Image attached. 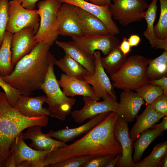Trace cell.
I'll return each mask as SVG.
<instances>
[{
    "label": "cell",
    "instance_id": "cell-1",
    "mask_svg": "<svg viewBox=\"0 0 167 167\" xmlns=\"http://www.w3.org/2000/svg\"><path fill=\"white\" fill-rule=\"evenodd\" d=\"M118 116L114 112H109L83 137L49 153L41 167H48L50 165L75 156H115L122 153L121 145L116 140L114 134V126Z\"/></svg>",
    "mask_w": 167,
    "mask_h": 167
},
{
    "label": "cell",
    "instance_id": "cell-2",
    "mask_svg": "<svg viewBox=\"0 0 167 167\" xmlns=\"http://www.w3.org/2000/svg\"><path fill=\"white\" fill-rule=\"evenodd\" d=\"M50 48L43 42L38 43L17 62L11 74L2 78L21 95H30L40 89L48 70Z\"/></svg>",
    "mask_w": 167,
    "mask_h": 167
},
{
    "label": "cell",
    "instance_id": "cell-3",
    "mask_svg": "<svg viewBox=\"0 0 167 167\" xmlns=\"http://www.w3.org/2000/svg\"><path fill=\"white\" fill-rule=\"evenodd\" d=\"M47 115L29 118L19 113L8 102L4 92L0 91V165L10 155V148L16 137L24 129L34 125L47 126Z\"/></svg>",
    "mask_w": 167,
    "mask_h": 167
},
{
    "label": "cell",
    "instance_id": "cell-4",
    "mask_svg": "<svg viewBox=\"0 0 167 167\" xmlns=\"http://www.w3.org/2000/svg\"><path fill=\"white\" fill-rule=\"evenodd\" d=\"M54 58L49 52L48 70L40 89L46 95V103L48 105L49 115L63 121L71 113L76 100L73 97L66 96L61 89L54 73Z\"/></svg>",
    "mask_w": 167,
    "mask_h": 167
},
{
    "label": "cell",
    "instance_id": "cell-5",
    "mask_svg": "<svg viewBox=\"0 0 167 167\" xmlns=\"http://www.w3.org/2000/svg\"><path fill=\"white\" fill-rule=\"evenodd\" d=\"M148 58L143 56L133 55L127 57L118 71L110 75L112 86L123 90H133L148 83Z\"/></svg>",
    "mask_w": 167,
    "mask_h": 167
},
{
    "label": "cell",
    "instance_id": "cell-6",
    "mask_svg": "<svg viewBox=\"0 0 167 167\" xmlns=\"http://www.w3.org/2000/svg\"><path fill=\"white\" fill-rule=\"evenodd\" d=\"M62 3L57 0H43L37 5L40 25L35 36L37 43L43 42L51 47L59 35L57 15Z\"/></svg>",
    "mask_w": 167,
    "mask_h": 167
},
{
    "label": "cell",
    "instance_id": "cell-7",
    "mask_svg": "<svg viewBox=\"0 0 167 167\" xmlns=\"http://www.w3.org/2000/svg\"><path fill=\"white\" fill-rule=\"evenodd\" d=\"M23 132L16 138L10 148V155L3 164L5 167H41L49 151H38L24 142Z\"/></svg>",
    "mask_w": 167,
    "mask_h": 167
},
{
    "label": "cell",
    "instance_id": "cell-8",
    "mask_svg": "<svg viewBox=\"0 0 167 167\" xmlns=\"http://www.w3.org/2000/svg\"><path fill=\"white\" fill-rule=\"evenodd\" d=\"M8 11L9 19L6 31L13 34L25 28L30 27L36 33L40 25L38 10L26 9L17 0H11L9 2Z\"/></svg>",
    "mask_w": 167,
    "mask_h": 167
},
{
    "label": "cell",
    "instance_id": "cell-9",
    "mask_svg": "<svg viewBox=\"0 0 167 167\" xmlns=\"http://www.w3.org/2000/svg\"><path fill=\"white\" fill-rule=\"evenodd\" d=\"M113 4L109 5L112 17L122 25L141 21L143 14L148 4L144 0H110Z\"/></svg>",
    "mask_w": 167,
    "mask_h": 167
},
{
    "label": "cell",
    "instance_id": "cell-10",
    "mask_svg": "<svg viewBox=\"0 0 167 167\" xmlns=\"http://www.w3.org/2000/svg\"><path fill=\"white\" fill-rule=\"evenodd\" d=\"M73 41L94 60V53L96 50L101 51L107 55L119 44V39L115 35H92L72 37Z\"/></svg>",
    "mask_w": 167,
    "mask_h": 167
},
{
    "label": "cell",
    "instance_id": "cell-11",
    "mask_svg": "<svg viewBox=\"0 0 167 167\" xmlns=\"http://www.w3.org/2000/svg\"><path fill=\"white\" fill-rule=\"evenodd\" d=\"M84 105L80 109L71 112L75 122L80 124L88 119L108 112H116L118 104L116 96L109 95L107 99L101 102L92 99L88 96H83Z\"/></svg>",
    "mask_w": 167,
    "mask_h": 167
},
{
    "label": "cell",
    "instance_id": "cell-12",
    "mask_svg": "<svg viewBox=\"0 0 167 167\" xmlns=\"http://www.w3.org/2000/svg\"><path fill=\"white\" fill-rule=\"evenodd\" d=\"M94 55V73L92 75L88 73L84 78V80L92 86L95 93L100 98L105 100L109 95L116 96L110 79L102 65L101 53L95 51Z\"/></svg>",
    "mask_w": 167,
    "mask_h": 167
},
{
    "label": "cell",
    "instance_id": "cell-13",
    "mask_svg": "<svg viewBox=\"0 0 167 167\" xmlns=\"http://www.w3.org/2000/svg\"><path fill=\"white\" fill-rule=\"evenodd\" d=\"M76 7L65 2L62 3L59 8L57 17L59 35L71 37L83 36Z\"/></svg>",
    "mask_w": 167,
    "mask_h": 167
},
{
    "label": "cell",
    "instance_id": "cell-14",
    "mask_svg": "<svg viewBox=\"0 0 167 167\" xmlns=\"http://www.w3.org/2000/svg\"><path fill=\"white\" fill-rule=\"evenodd\" d=\"M36 32L30 27L25 28L12 34L11 41V62L14 66L29 54L37 44L35 39Z\"/></svg>",
    "mask_w": 167,
    "mask_h": 167
},
{
    "label": "cell",
    "instance_id": "cell-15",
    "mask_svg": "<svg viewBox=\"0 0 167 167\" xmlns=\"http://www.w3.org/2000/svg\"><path fill=\"white\" fill-rule=\"evenodd\" d=\"M128 123L118 116L114 127V134L116 140L119 142L122 148V154L116 165L119 167H133L132 160L133 142L129 136Z\"/></svg>",
    "mask_w": 167,
    "mask_h": 167
},
{
    "label": "cell",
    "instance_id": "cell-16",
    "mask_svg": "<svg viewBox=\"0 0 167 167\" xmlns=\"http://www.w3.org/2000/svg\"><path fill=\"white\" fill-rule=\"evenodd\" d=\"M60 3H68L79 7L95 15L105 24L109 34L120 33L119 28L112 19L109 5L100 6L84 0H57Z\"/></svg>",
    "mask_w": 167,
    "mask_h": 167
},
{
    "label": "cell",
    "instance_id": "cell-17",
    "mask_svg": "<svg viewBox=\"0 0 167 167\" xmlns=\"http://www.w3.org/2000/svg\"><path fill=\"white\" fill-rule=\"evenodd\" d=\"M144 104V100L137 92L124 90L120 95V102L115 112L128 123L134 120Z\"/></svg>",
    "mask_w": 167,
    "mask_h": 167
},
{
    "label": "cell",
    "instance_id": "cell-18",
    "mask_svg": "<svg viewBox=\"0 0 167 167\" xmlns=\"http://www.w3.org/2000/svg\"><path fill=\"white\" fill-rule=\"evenodd\" d=\"M42 127L36 125L27 128V131L23 133L24 139H30L32 143L29 146L35 150L38 151L45 150L51 152L60 147H64L66 143L52 138L48 134L43 133L41 130Z\"/></svg>",
    "mask_w": 167,
    "mask_h": 167
},
{
    "label": "cell",
    "instance_id": "cell-19",
    "mask_svg": "<svg viewBox=\"0 0 167 167\" xmlns=\"http://www.w3.org/2000/svg\"><path fill=\"white\" fill-rule=\"evenodd\" d=\"M62 92L68 97H73L76 96H87L96 101L100 98L95 93L93 88L84 80L61 74L60 79L58 80Z\"/></svg>",
    "mask_w": 167,
    "mask_h": 167
},
{
    "label": "cell",
    "instance_id": "cell-20",
    "mask_svg": "<svg viewBox=\"0 0 167 167\" xmlns=\"http://www.w3.org/2000/svg\"><path fill=\"white\" fill-rule=\"evenodd\" d=\"M47 101L46 96L31 97L21 95L13 107L23 115L29 118H37L43 115H49L48 109L43 105Z\"/></svg>",
    "mask_w": 167,
    "mask_h": 167
},
{
    "label": "cell",
    "instance_id": "cell-21",
    "mask_svg": "<svg viewBox=\"0 0 167 167\" xmlns=\"http://www.w3.org/2000/svg\"><path fill=\"white\" fill-rule=\"evenodd\" d=\"M110 112L98 114L86 123L79 127L63 128L54 131L52 130L47 134L51 137L64 143L72 141L80 135L86 134L100 123Z\"/></svg>",
    "mask_w": 167,
    "mask_h": 167
},
{
    "label": "cell",
    "instance_id": "cell-22",
    "mask_svg": "<svg viewBox=\"0 0 167 167\" xmlns=\"http://www.w3.org/2000/svg\"><path fill=\"white\" fill-rule=\"evenodd\" d=\"M76 10L83 36L109 34L105 25L98 17L77 6Z\"/></svg>",
    "mask_w": 167,
    "mask_h": 167
},
{
    "label": "cell",
    "instance_id": "cell-23",
    "mask_svg": "<svg viewBox=\"0 0 167 167\" xmlns=\"http://www.w3.org/2000/svg\"><path fill=\"white\" fill-rule=\"evenodd\" d=\"M158 0H152L148 5L146 11L143 14V17L147 24V28L144 32L143 35L149 41L152 48L155 49H163L167 51V38L158 39L156 37L153 31L154 24L156 19Z\"/></svg>",
    "mask_w": 167,
    "mask_h": 167
},
{
    "label": "cell",
    "instance_id": "cell-24",
    "mask_svg": "<svg viewBox=\"0 0 167 167\" xmlns=\"http://www.w3.org/2000/svg\"><path fill=\"white\" fill-rule=\"evenodd\" d=\"M164 117L156 111L150 105H147L142 113L136 117V121L129 133L130 138L134 142L141 133L150 128Z\"/></svg>",
    "mask_w": 167,
    "mask_h": 167
},
{
    "label": "cell",
    "instance_id": "cell-25",
    "mask_svg": "<svg viewBox=\"0 0 167 167\" xmlns=\"http://www.w3.org/2000/svg\"><path fill=\"white\" fill-rule=\"evenodd\" d=\"M55 44L64 50L67 55L80 64L91 75L95 71L94 60L89 57L74 41L63 42L56 41Z\"/></svg>",
    "mask_w": 167,
    "mask_h": 167
},
{
    "label": "cell",
    "instance_id": "cell-26",
    "mask_svg": "<svg viewBox=\"0 0 167 167\" xmlns=\"http://www.w3.org/2000/svg\"><path fill=\"white\" fill-rule=\"evenodd\" d=\"M163 132L158 130L148 129L141 133L133 143L135 149L132 160L134 163L139 161L144 152L157 137L161 135Z\"/></svg>",
    "mask_w": 167,
    "mask_h": 167
},
{
    "label": "cell",
    "instance_id": "cell-27",
    "mask_svg": "<svg viewBox=\"0 0 167 167\" xmlns=\"http://www.w3.org/2000/svg\"><path fill=\"white\" fill-rule=\"evenodd\" d=\"M54 63L65 74L79 79L84 80L88 73L80 64L66 54L58 60L54 58Z\"/></svg>",
    "mask_w": 167,
    "mask_h": 167
},
{
    "label": "cell",
    "instance_id": "cell-28",
    "mask_svg": "<svg viewBox=\"0 0 167 167\" xmlns=\"http://www.w3.org/2000/svg\"><path fill=\"white\" fill-rule=\"evenodd\" d=\"M12 34L6 31L0 47V73L2 76L9 75L14 68L11 62V41Z\"/></svg>",
    "mask_w": 167,
    "mask_h": 167
},
{
    "label": "cell",
    "instance_id": "cell-29",
    "mask_svg": "<svg viewBox=\"0 0 167 167\" xmlns=\"http://www.w3.org/2000/svg\"><path fill=\"white\" fill-rule=\"evenodd\" d=\"M119 44L105 57L101 58L103 68L110 75L117 72L121 68L129 55H125L123 54L119 48Z\"/></svg>",
    "mask_w": 167,
    "mask_h": 167
},
{
    "label": "cell",
    "instance_id": "cell-30",
    "mask_svg": "<svg viewBox=\"0 0 167 167\" xmlns=\"http://www.w3.org/2000/svg\"><path fill=\"white\" fill-rule=\"evenodd\" d=\"M146 75L148 80L158 79L167 76V51L164 50L159 56L148 58Z\"/></svg>",
    "mask_w": 167,
    "mask_h": 167
},
{
    "label": "cell",
    "instance_id": "cell-31",
    "mask_svg": "<svg viewBox=\"0 0 167 167\" xmlns=\"http://www.w3.org/2000/svg\"><path fill=\"white\" fill-rule=\"evenodd\" d=\"M167 154V141L156 146L151 154L141 161L134 163L133 167H161L162 161Z\"/></svg>",
    "mask_w": 167,
    "mask_h": 167
},
{
    "label": "cell",
    "instance_id": "cell-32",
    "mask_svg": "<svg viewBox=\"0 0 167 167\" xmlns=\"http://www.w3.org/2000/svg\"><path fill=\"white\" fill-rule=\"evenodd\" d=\"M160 5V13L159 20L153 27L156 38L164 40L167 38V0H158Z\"/></svg>",
    "mask_w": 167,
    "mask_h": 167
},
{
    "label": "cell",
    "instance_id": "cell-33",
    "mask_svg": "<svg viewBox=\"0 0 167 167\" xmlns=\"http://www.w3.org/2000/svg\"><path fill=\"white\" fill-rule=\"evenodd\" d=\"M135 90L147 105L150 104L156 98L164 93L160 87L149 83L136 89Z\"/></svg>",
    "mask_w": 167,
    "mask_h": 167
},
{
    "label": "cell",
    "instance_id": "cell-34",
    "mask_svg": "<svg viewBox=\"0 0 167 167\" xmlns=\"http://www.w3.org/2000/svg\"><path fill=\"white\" fill-rule=\"evenodd\" d=\"M8 0H0V47L9 21Z\"/></svg>",
    "mask_w": 167,
    "mask_h": 167
},
{
    "label": "cell",
    "instance_id": "cell-35",
    "mask_svg": "<svg viewBox=\"0 0 167 167\" xmlns=\"http://www.w3.org/2000/svg\"><path fill=\"white\" fill-rule=\"evenodd\" d=\"M93 157L91 156L73 157L50 165L48 167H80Z\"/></svg>",
    "mask_w": 167,
    "mask_h": 167
},
{
    "label": "cell",
    "instance_id": "cell-36",
    "mask_svg": "<svg viewBox=\"0 0 167 167\" xmlns=\"http://www.w3.org/2000/svg\"><path fill=\"white\" fill-rule=\"evenodd\" d=\"M2 76L0 73V87L4 91L8 102L13 107L17 103L21 94L18 91L7 84Z\"/></svg>",
    "mask_w": 167,
    "mask_h": 167
},
{
    "label": "cell",
    "instance_id": "cell-37",
    "mask_svg": "<svg viewBox=\"0 0 167 167\" xmlns=\"http://www.w3.org/2000/svg\"><path fill=\"white\" fill-rule=\"evenodd\" d=\"M150 105L157 112L165 116L167 115V93H163Z\"/></svg>",
    "mask_w": 167,
    "mask_h": 167
},
{
    "label": "cell",
    "instance_id": "cell-38",
    "mask_svg": "<svg viewBox=\"0 0 167 167\" xmlns=\"http://www.w3.org/2000/svg\"><path fill=\"white\" fill-rule=\"evenodd\" d=\"M115 156L107 155L94 157L85 163L81 167H105L109 161Z\"/></svg>",
    "mask_w": 167,
    "mask_h": 167
},
{
    "label": "cell",
    "instance_id": "cell-39",
    "mask_svg": "<svg viewBox=\"0 0 167 167\" xmlns=\"http://www.w3.org/2000/svg\"><path fill=\"white\" fill-rule=\"evenodd\" d=\"M148 82L160 87L164 93H167V76L163 77L161 78L148 80Z\"/></svg>",
    "mask_w": 167,
    "mask_h": 167
},
{
    "label": "cell",
    "instance_id": "cell-40",
    "mask_svg": "<svg viewBox=\"0 0 167 167\" xmlns=\"http://www.w3.org/2000/svg\"><path fill=\"white\" fill-rule=\"evenodd\" d=\"M119 48L124 55L129 54L131 50V46L126 37L123 38L122 42L119 44Z\"/></svg>",
    "mask_w": 167,
    "mask_h": 167
},
{
    "label": "cell",
    "instance_id": "cell-41",
    "mask_svg": "<svg viewBox=\"0 0 167 167\" xmlns=\"http://www.w3.org/2000/svg\"><path fill=\"white\" fill-rule=\"evenodd\" d=\"M25 8L30 10H34L36 3L39 0H17Z\"/></svg>",
    "mask_w": 167,
    "mask_h": 167
},
{
    "label": "cell",
    "instance_id": "cell-42",
    "mask_svg": "<svg viewBox=\"0 0 167 167\" xmlns=\"http://www.w3.org/2000/svg\"><path fill=\"white\" fill-rule=\"evenodd\" d=\"M150 129H157L162 131L167 129V116L163 118L162 122L159 124H155Z\"/></svg>",
    "mask_w": 167,
    "mask_h": 167
},
{
    "label": "cell",
    "instance_id": "cell-43",
    "mask_svg": "<svg viewBox=\"0 0 167 167\" xmlns=\"http://www.w3.org/2000/svg\"><path fill=\"white\" fill-rule=\"evenodd\" d=\"M131 47L137 46L141 41L140 37L138 35L133 34L127 39Z\"/></svg>",
    "mask_w": 167,
    "mask_h": 167
},
{
    "label": "cell",
    "instance_id": "cell-44",
    "mask_svg": "<svg viewBox=\"0 0 167 167\" xmlns=\"http://www.w3.org/2000/svg\"><path fill=\"white\" fill-rule=\"evenodd\" d=\"M89 1L91 3L100 6H105L110 5L111 3L110 0H85Z\"/></svg>",
    "mask_w": 167,
    "mask_h": 167
},
{
    "label": "cell",
    "instance_id": "cell-45",
    "mask_svg": "<svg viewBox=\"0 0 167 167\" xmlns=\"http://www.w3.org/2000/svg\"><path fill=\"white\" fill-rule=\"evenodd\" d=\"M122 153L116 155L111 159L107 164L105 167H114L116 165L119 158L122 156Z\"/></svg>",
    "mask_w": 167,
    "mask_h": 167
},
{
    "label": "cell",
    "instance_id": "cell-46",
    "mask_svg": "<svg viewBox=\"0 0 167 167\" xmlns=\"http://www.w3.org/2000/svg\"><path fill=\"white\" fill-rule=\"evenodd\" d=\"M161 167H167V154L165 155L162 161Z\"/></svg>",
    "mask_w": 167,
    "mask_h": 167
},
{
    "label": "cell",
    "instance_id": "cell-47",
    "mask_svg": "<svg viewBox=\"0 0 167 167\" xmlns=\"http://www.w3.org/2000/svg\"><path fill=\"white\" fill-rule=\"evenodd\" d=\"M0 167H2L1 165H0Z\"/></svg>",
    "mask_w": 167,
    "mask_h": 167
}]
</instances>
